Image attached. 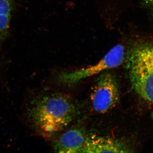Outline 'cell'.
<instances>
[{
	"label": "cell",
	"mask_w": 153,
	"mask_h": 153,
	"mask_svg": "<svg viewBox=\"0 0 153 153\" xmlns=\"http://www.w3.org/2000/svg\"><path fill=\"white\" fill-rule=\"evenodd\" d=\"M130 148L120 140L110 137L91 135L86 137L80 153H128Z\"/></svg>",
	"instance_id": "5b68a950"
},
{
	"label": "cell",
	"mask_w": 153,
	"mask_h": 153,
	"mask_svg": "<svg viewBox=\"0 0 153 153\" xmlns=\"http://www.w3.org/2000/svg\"><path fill=\"white\" fill-rule=\"evenodd\" d=\"M128 49L126 50L123 44H118L94 65L74 71L61 72L58 75V80L65 85H74L88 77L118 67L125 61Z\"/></svg>",
	"instance_id": "3957f363"
},
{
	"label": "cell",
	"mask_w": 153,
	"mask_h": 153,
	"mask_svg": "<svg viewBox=\"0 0 153 153\" xmlns=\"http://www.w3.org/2000/svg\"><path fill=\"white\" fill-rule=\"evenodd\" d=\"M13 7V0H0V41L8 32Z\"/></svg>",
	"instance_id": "52a82bcc"
},
{
	"label": "cell",
	"mask_w": 153,
	"mask_h": 153,
	"mask_svg": "<svg viewBox=\"0 0 153 153\" xmlns=\"http://www.w3.org/2000/svg\"><path fill=\"white\" fill-rule=\"evenodd\" d=\"M119 97L118 85L114 76L108 72L100 73L91 95L94 110L99 113L108 112L117 105Z\"/></svg>",
	"instance_id": "277c9868"
},
{
	"label": "cell",
	"mask_w": 153,
	"mask_h": 153,
	"mask_svg": "<svg viewBox=\"0 0 153 153\" xmlns=\"http://www.w3.org/2000/svg\"><path fill=\"white\" fill-rule=\"evenodd\" d=\"M144 5L153 10V0H141Z\"/></svg>",
	"instance_id": "ba28073f"
},
{
	"label": "cell",
	"mask_w": 153,
	"mask_h": 153,
	"mask_svg": "<svg viewBox=\"0 0 153 153\" xmlns=\"http://www.w3.org/2000/svg\"><path fill=\"white\" fill-rule=\"evenodd\" d=\"M86 138L84 128L76 127L65 132L55 141L54 150L58 153H80Z\"/></svg>",
	"instance_id": "8992f818"
},
{
	"label": "cell",
	"mask_w": 153,
	"mask_h": 153,
	"mask_svg": "<svg viewBox=\"0 0 153 153\" xmlns=\"http://www.w3.org/2000/svg\"><path fill=\"white\" fill-rule=\"evenodd\" d=\"M125 61L133 89L142 98L153 104V41L133 44Z\"/></svg>",
	"instance_id": "7a4b0ae2"
},
{
	"label": "cell",
	"mask_w": 153,
	"mask_h": 153,
	"mask_svg": "<svg viewBox=\"0 0 153 153\" xmlns=\"http://www.w3.org/2000/svg\"><path fill=\"white\" fill-rule=\"evenodd\" d=\"M25 112L29 126L42 136L49 137L71 123L76 115L77 110L68 97L52 94L30 97Z\"/></svg>",
	"instance_id": "6da1fadb"
}]
</instances>
